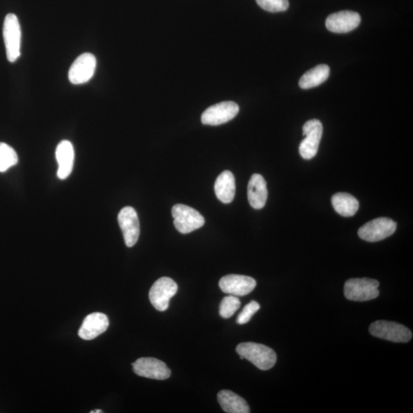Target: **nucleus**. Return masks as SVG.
I'll return each instance as SVG.
<instances>
[{"mask_svg": "<svg viewBox=\"0 0 413 413\" xmlns=\"http://www.w3.org/2000/svg\"><path fill=\"white\" fill-rule=\"evenodd\" d=\"M236 350L241 360L251 361L262 371H268L277 363V357L275 351L264 344L254 342L240 343Z\"/></svg>", "mask_w": 413, "mask_h": 413, "instance_id": "f257e3e1", "label": "nucleus"}, {"mask_svg": "<svg viewBox=\"0 0 413 413\" xmlns=\"http://www.w3.org/2000/svg\"><path fill=\"white\" fill-rule=\"evenodd\" d=\"M332 203L335 211L343 217H352L359 209V202L348 193H337L332 196Z\"/></svg>", "mask_w": 413, "mask_h": 413, "instance_id": "aec40b11", "label": "nucleus"}, {"mask_svg": "<svg viewBox=\"0 0 413 413\" xmlns=\"http://www.w3.org/2000/svg\"><path fill=\"white\" fill-rule=\"evenodd\" d=\"M108 327L109 320L105 314L93 313L84 318L79 335L84 340H93L105 332Z\"/></svg>", "mask_w": 413, "mask_h": 413, "instance_id": "2eb2a0df", "label": "nucleus"}, {"mask_svg": "<svg viewBox=\"0 0 413 413\" xmlns=\"http://www.w3.org/2000/svg\"><path fill=\"white\" fill-rule=\"evenodd\" d=\"M247 196L249 204L254 209H262L268 200V190L264 178L259 174H254L249 179L247 188Z\"/></svg>", "mask_w": 413, "mask_h": 413, "instance_id": "dca6fc26", "label": "nucleus"}, {"mask_svg": "<svg viewBox=\"0 0 413 413\" xmlns=\"http://www.w3.org/2000/svg\"><path fill=\"white\" fill-rule=\"evenodd\" d=\"M380 283L376 280L361 278L350 279L344 284V296L355 302H366L378 297Z\"/></svg>", "mask_w": 413, "mask_h": 413, "instance_id": "f03ea898", "label": "nucleus"}, {"mask_svg": "<svg viewBox=\"0 0 413 413\" xmlns=\"http://www.w3.org/2000/svg\"><path fill=\"white\" fill-rule=\"evenodd\" d=\"M240 301L237 296H229L223 298L220 305V315L223 318L233 316L240 307Z\"/></svg>", "mask_w": 413, "mask_h": 413, "instance_id": "5701e85b", "label": "nucleus"}, {"mask_svg": "<svg viewBox=\"0 0 413 413\" xmlns=\"http://www.w3.org/2000/svg\"><path fill=\"white\" fill-rule=\"evenodd\" d=\"M118 222L123 232L125 244L128 247H133L140 237L139 218L132 206H125L118 214Z\"/></svg>", "mask_w": 413, "mask_h": 413, "instance_id": "f8f14e48", "label": "nucleus"}, {"mask_svg": "<svg viewBox=\"0 0 413 413\" xmlns=\"http://www.w3.org/2000/svg\"><path fill=\"white\" fill-rule=\"evenodd\" d=\"M4 38L8 61L13 63L20 58L22 32L18 18L15 14L6 16L4 24Z\"/></svg>", "mask_w": 413, "mask_h": 413, "instance_id": "7ed1b4c3", "label": "nucleus"}, {"mask_svg": "<svg viewBox=\"0 0 413 413\" xmlns=\"http://www.w3.org/2000/svg\"><path fill=\"white\" fill-rule=\"evenodd\" d=\"M369 332L374 337L395 343H407L412 338L406 326L393 322L376 321L369 326Z\"/></svg>", "mask_w": 413, "mask_h": 413, "instance_id": "39448f33", "label": "nucleus"}, {"mask_svg": "<svg viewBox=\"0 0 413 413\" xmlns=\"http://www.w3.org/2000/svg\"><path fill=\"white\" fill-rule=\"evenodd\" d=\"M91 413H103V411L100 409H96V410L91 411Z\"/></svg>", "mask_w": 413, "mask_h": 413, "instance_id": "a878e982", "label": "nucleus"}, {"mask_svg": "<svg viewBox=\"0 0 413 413\" xmlns=\"http://www.w3.org/2000/svg\"><path fill=\"white\" fill-rule=\"evenodd\" d=\"M18 162V156L11 145L0 143V172L6 171Z\"/></svg>", "mask_w": 413, "mask_h": 413, "instance_id": "4be33fe9", "label": "nucleus"}, {"mask_svg": "<svg viewBox=\"0 0 413 413\" xmlns=\"http://www.w3.org/2000/svg\"><path fill=\"white\" fill-rule=\"evenodd\" d=\"M263 10L270 13H280L288 10L289 0H256Z\"/></svg>", "mask_w": 413, "mask_h": 413, "instance_id": "b1692460", "label": "nucleus"}, {"mask_svg": "<svg viewBox=\"0 0 413 413\" xmlns=\"http://www.w3.org/2000/svg\"><path fill=\"white\" fill-rule=\"evenodd\" d=\"M133 372L140 376L154 379V380H167L171 371L163 361L153 358H141L133 364Z\"/></svg>", "mask_w": 413, "mask_h": 413, "instance_id": "9b49d317", "label": "nucleus"}, {"mask_svg": "<svg viewBox=\"0 0 413 413\" xmlns=\"http://www.w3.org/2000/svg\"><path fill=\"white\" fill-rule=\"evenodd\" d=\"M56 159L58 163V177L60 179H66L71 175L74 161V150L71 142L63 140L60 143L56 148Z\"/></svg>", "mask_w": 413, "mask_h": 413, "instance_id": "f3484780", "label": "nucleus"}, {"mask_svg": "<svg viewBox=\"0 0 413 413\" xmlns=\"http://www.w3.org/2000/svg\"><path fill=\"white\" fill-rule=\"evenodd\" d=\"M323 126L318 119L308 120L303 126L305 139L299 145V153L305 159L314 158L320 148Z\"/></svg>", "mask_w": 413, "mask_h": 413, "instance_id": "423d86ee", "label": "nucleus"}, {"mask_svg": "<svg viewBox=\"0 0 413 413\" xmlns=\"http://www.w3.org/2000/svg\"><path fill=\"white\" fill-rule=\"evenodd\" d=\"M361 21L360 15L353 11H341L330 15L326 20V27L334 33H347L355 30Z\"/></svg>", "mask_w": 413, "mask_h": 413, "instance_id": "4468645a", "label": "nucleus"}, {"mask_svg": "<svg viewBox=\"0 0 413 413\" xmlns=\"http://www.w3.org/2000/svg\"><path fill=\"white\" fill-rule=\"evenodd\" d=\"M397 223L387 218H379L365 223L358 230V235L367 242H377L391 236Z\"/></svg>", "mask_w": 413, "mask_h": 413, "instance_id": "0eeeda50", "label": "nucleus"}, {"mask_svg": "<svg viewBox=\"0 0 413 413\" xmlns=\"http://www.w3.org/2000/svg\"><path fill=\"white\" fill-rule=\"evenodd\" d=\"M218 401L223 411L228 413H249L247 401L230 391L223 390L218 394Z\"/></svg>", "mask_w": 413, "mask_h": 413, "instance_id": "6ab92c4d", "label": "nucleus"}, {"mask_svg": "<svg viewBox=\"0 0 413 413\" xmlns=\"http://www.w3.org/2000/svg\"><path fill=\"white\" fill-rule=\"evenodd\" d=\"M214 191L221 202L229 204L233 202L236 192L234 174L230 171H223L215 182Z\"/></svg>", "mask_w": 413, "mask_h": 413, "instance_id": "a211bd4d", "label": "nucleus"}, {"mask_svg": "<svg viewBox=\"0 0 413 413\" xmlns=\"http://www.w3.org/2000/svg\"><path fill=\"white\" fill-rule=\"evenodd\" d=\"M219 287L225 294L244 296L251 294L256 287V280L247 275L230 274L221 279Z\"/></svg>", "mask_w": 413, "mask_h": 413, "instance_id": "ddd939ff", "label": "nucleus"}, {"mask_svg": "<svg viewBox=\"0 0 413 413\" xmlns=\"http://www.w3.org/2000/svg\"><path fill=\"white\" fill-rule=\"evenodd\" d=\"M97 59L91 53H84L77 57L68 72L69 81L79 85L88 82L96 73Z\"/></svg>", "mask_w": 413, "mask_h": 413, "instance_id": "9d476101", "label": "nucleus"}, {"mask_svg": "<svg viewBox=\"0 0 413 413\" xmlns=\"http://www.w3.org/2000/svg\"><path fill=\"white\" fill-rule=\"evenodd\" d=\"M178 291L176 282L169 277H162L155 282L150 291V300L155 308L165 312L169 308V301Z\"/></svg>", "mask_w": 413, "mask_h": 413, "instance_id": "6e6552de", "label": "nucleus"}, {"mask_svg": "<svg viewBox=\"0 0 413 413\" xmlns=\"http://www.w3.org/2000/svg\"><path fill=\"white\" fill-rule=\"evenodd\" d=\"M329 74L330 68L328 65H317L301 77L299 87L305 90L315 88L328 79Z\"/></svg>", "mask_w": 413, "mask_h": 413, "instance_id": "412c9836", "label": "nucleus"}, {"mask_svg": "<svg viewBox=\"0 0 413 413\" xmlns=\"http://www.w3.org/2000/svg\"><path fill=\"white\" fill-rule=\"evenodd\" d=\"M261 306L256 301L248 303L243 309V311L237 317V323L245 324L251 321L252 317L259 311Z\"/></svg>", "mask_w": 413, "mask_h": 413, "instance_id": "393cba45", "label": "nucleus"}, {"mask_svg": "<svg viewBox=\"0 0 413 413\" xmlns=\"http://www.w3.org/2000/svg\"><path fill=\"white\" fill-rule=\"evenodd\" d=\"M239 110V106L233 101L221 102L204 112L202 122L204 125L209 126L226 124L238 114Z\"/></svg>", "mask_w": 413, "mask_h": 413, "instance_id": "1a4fd4ad", "label": "nucleus"}, {"mask_svg": "<svg viewBox=\"0 0 413 413\" xmlns=\"http://www.w3.org/2000/svg\"><path fill=\"white\" fill-rule=\"evenodd\" d=\"M171 214L174 218L176 228L184 235L191 233L204 225L205 221L202 215L191 206L185 204H176L171 209Z\"/></svg>", "mask_w": 413, "mask_h": 413, "instance_id": "20e7f679", "label": "nucleus"}]
</instances>
